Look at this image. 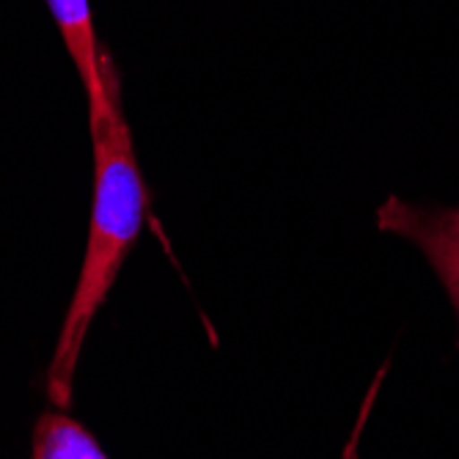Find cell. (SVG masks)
Segmentation results:
<instances>
[{
	"instance_id": "1",
	"label": "cell",
	"mask_w": 459,
	"mask_h": 459,
	"mask_svg": "<svg viewBox=\"0 0 459 459\" xmlns=\"http://www.w3.org/2000/svg\"><path fill=\"white\" fill-rule=\"evenodd\" d=\"M102 89L89 97L94 143V204L80 278L64 314L58 344L48 368V396L58 410L72 402V380L89 327L108 300L116 275L141 234L149 193L138 169L133 130L121 105V82L108 48H100Z\"/></svg>"
},
{
	"instance_id": "2",
	"label": "cell",
	"mask_w": 459,
	"mask_h": 459,
	"mask_svg": "<svg viewBox=\"0 0 459 459\" xmlns=\"http://www.w3.org/2000/svg\"><path fill=\"white\" fill-rule=\"evenodd\" d=\"M377 229L421 247L459 319V206H419L388 195L377 206Z\"/></svg>"
},
{
	"instance_id": "3",
	"label": "cell",
	"mask_w": 459,
	"mask_h": 459,
	"mask_svg": "<svg viewBox=\"0 0 459 459\" xmlns=\"http://www.w3.org/2000/svg\"><path fill=\"white\" fill-rule=\"evenodd\" d=\"M50 14L64 36V45L80 72L82 89H86V100L102 89L100 77V41L91 20L89 0H48Z\"/></svg>"
},
{
	"instance_id": "4",
	"label": "cell",
	"mask_w": 459,
	"mask_h": 459,
	"mask_svg": "<svg viewBox=\"0 0 459 459\" xmlns=\"http://www.w3.org/2000/svg\"><path fill=\"white\" fill-rule=\"evenodd\" d=\"M30 459H108L94 435L64 410L45 412L33 429Z\"/></svg>"
},
{
	"instance_id": "5",
	"label": "cell",
	"mask_w": 459,
	"mask_h": 459,
	"mask_svg": "<svg viewBox=\"0 0 459 459\" xmlns=\"http://www.w3.org/2000/svg\"><path fill=\"white\" fill-rule=\"evenodd\" d=\"M355 440H358V432H355V437H352V443H350V448H347L344 459H352V451H355Z\"/></svg>"
}]
</instances>
